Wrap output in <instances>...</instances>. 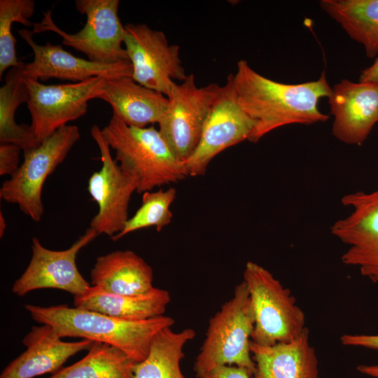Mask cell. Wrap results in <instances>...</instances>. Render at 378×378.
I'll use <instances>...</instances> for the list:
<instances>
[{
    "label": "cell",
    "mask_w": 378,
    "mask_h": 378,
    "mask_svg": "<svg viewBox=\"0 0 378 378\" xmlns=\"http://www.w3.org/2000/svg\"><path fill=\"white\" fill-rule=\"evenodd\" d=\"M169 293L154 287L141 295H128L106 292L90 286L74 296V307L126 321H143L163 316L170 302Z\"/></svg>",
    "instance_id": "cell-21"
},
{
    "label": "cell",
    "mask_w": 378,
    "mask_h": 378,
    "mask_svg": "<svg viewBox=\"0 0 378 378\" xmlns=\"http://www.w3.org/2000/svg\"><path fill=\"white\" fill-rule=\"evenodd\" d=\"M90 277L92 286L120 295H141L154 288L151 267L130 250L97 257Z\"/></svg>",
    "instance_id": "cell-20"
},
{
    "label": "cell",
    "mask_w": 378,
    "mask_h": 378,
    "mask_svg": "<svg viewBox=\"0 0 378 378\" xmlns=\"http://www.w3.org/2000/svg\"><path fill=\"white\" fill-rule=\"evenodd\" d=\"M80 137L77 126L66 125L36 148L24 152L18 169L0 188V198L18 205L34 221L41 220L44 207L42 190L47 178L66 158Z\"/></svg>",
    "instance_id": "cell-7"
},
{
    "label": "cell",
    "mask_w": 378,
    "mask_h": 378,
    "mask_svg": "<svg viewBox=\"0 0 378 378\" xmlns=\"http://www.w3.org/2000/svg\"><path fill=\"white\" fill-rule=\"evenodd\" d=\"M18 34L34 52V59L22 65L24 78L45 81L49 78L81 82L92 77L113 78L131 77V63L102 64L77 57L64 50L60 45L47 42L43 46L33 39L32 32L27 29L18 30Z\"/></svg>",
    "instance_id": "cell-16"
},
{
    "label": "cell",
    "mask_w": 378,
    "mask_h": 378,
    "mask_svg": "<svg viewBox=\"0 0 378 378\" xmlns=\"http://www.w3.org/2000/svg\"><path fill=\"white\" fill-rule=\"evenodd\" d=\"M124 44L132 67V78L137 83L169 94L174 80L183 81L186 74L179 47L170 45L164 34L145 24L125 25Z\"/></svg>",
    "instance_id": "cell-11"
},
{
    "label": "cell",
    "mask_w": 378,
    "mask_h": 378,
    "mask_svg": "<svg viewBox=\"0 0 378 378\" xmlns=\"http://www.w3.org/2000/svg\"><path fill=\"white\" fill-rule=\"evenodd\" d=\"M196 336L192 328L160 330L153 338L147 357L136 364L133 378H184L180 363L186 344Z\"/></svg>",
    "instance_id": "cell-23"
},
{
    "label": "cell",
    "mask_w": 378,
    "mask_h": 378,
    "mask_svg": "<svg viewBox=\"0 0 378 378\" xmlns=\"http://www.w3.org/2000/svg\"><path fill=\"white\" fill-rule=\"evenodd\" d=\"M99 234L89 227L67 249L50 250L39 239L31 240V258L22 275L14 282L12 291L20 297L41 288H55L74 296L84 293L91 286L80 273L76 265L79 251L94 240Z\"/></svg>",
    "instance_id": "cell-14"
},
{
    "label": "cell",
    "mask_w": 378,
    "mask_h": 378,
    "mask_svg": "<svg viewBox=\"0 0 378 378\" xmlns=\"http://www.w3.org/2000/svg\"><path fill=\"white\" fill-rule=\"evenodd\" d=\"M102 133L122 169L136 180L139 193L188 176L184 163L153 126H130L113 115Z\"/></svg>",
    "instance_id": "cell-3"
},
{
    "label": "cell",
    "mask_w": 378,
    "mask_h": 378,
    "mask_svg": "<svg viewBox=\"0 0 378 378\" xmlns=\"http://www.w3.org/2000/svg\"><path fill=\"white\" fill-rule=\"evenodd\" d=\"M90 134L99 147L102 164L88 181V191L98 206L90 227L99 234L113 237L122 231L129 219V203L133 192L137 190V181L112 158L102 130L94 125Z\"/></svg>",
    "instance_id": "cell-13"
},
{
    "label": "cell",
    "mask_w": 378,
    "mask_h": 378,
    "mask_svg": "<svg viewBox=\"0 0 378 378\" xmlns=\"http://www.w3.org/2000/svg\"><path fill=\"white\" fill-rule=\"evenodd\" d=\"M176 195V190L174 188L142 193L141 206L129 218L122 231L111 239L117 241L129 233L149 227H155L160 232L172 222L173 214L170 206Z\"/></svg>",
    "instance_id": "cell-26"
},
{
    "label": "cell",
    "mask_w": 378,
    "mask_h": 378,
    "mask_svg": "<svg viewBox=\"0 0 378 378\" xmlns=\"http://www.w3.org/2000/svg\"><path fill=\"white\" fill-rule=\"evenodd\" d=\"M221 86L197 87L193 74L171 88L159 132L178 160L184 162L196 148L204 123Z\"/></svg>",
    "instance_id": "cell-8"
},
{
    "label": "cell",
    "mask_w": 378,
    "mask_h": 378,
    "mask_svg": "<svg viewBox=\"0 0 378 378\" xmlns=\"http://www.w3.org/2000/svg\"><path fill=\"white\" fill-rule=\"evenodd\" d=\"M22 65L9 69L5 83L0 88V143L18 146L23 152L31 150L41 143L31 125L18 124L15 112L22 103L27 102L28 90L22 76Z\"/></svg>",
    "instance_id": "cell-24"
},
{
    "label": "cell",
    "mask_w": 378,
    "mask_h": 378,
    "mask_svg": "<svg viewBox=\"0 0 378 378\" xmlns=\"http://www.w3.org/2000/svg\"><path fill=\"white\" fill-rule=\"evenodd\" d=\"M250 349L255 364L252 378H320L307 328L288 342L261 346L251 341Z\"/></svg>",
    "instance_id": "cell-18"
},
{
    "label": "cell",
    "mask_w": 378,
    "mask_h": 378,
    "mask_svg": "<svg viewBox=\"0 0 378 378\" xmlns=\"http://www.w3.org/2000/svg\"><path fill=\"white\" fill-rule=\"evenodd\" d=\"M230 74L220 88L202 129L200 141L183 163L188 176L204 175L211 161L220 153L249 140L254 122L239 105Z\"/></svg>",
    "instance_id": "cell-12"
},
{
    "label": "cell",
    "mask_w": 378,
    "mask_h": 378,
    "mask_svg": "<svg viewBox=\"0 0 378 378\" xmlns=\"http://www.w3.org/2000/svg\"><path fill=\"white\" fill-rule=\"evenodd\" d=\"M136 363L120 349L94 342L88 353L50 378H133Z\"/></svg>",
    "instance_id": "cell-25"
},
{
    "label": "cell",
    "mask_w": 378,
    "mask_h": 378,
    "mask_svg": "<svg viewBox=\"0 0 378 378\" xmlns=\"http://www.w3.org/2000/svg\"><path fill=\"white\" fill-rule=\"evenodd\" d=\"M202 378H252L248 371L236 365L216 367Z\"/></svg>",
    "instance_id": "cell-30"
},
{
    "label": "cell",
    "mask_w": 378,
    "mask_h": 378,
    "mask_svg": "<svg viewBox=\"0 0 378 378\" xmlns=\"http://www.w3.org/2000/svg\"><path fill=\"white\" fill-rule=\"evenodd\" d=\"M319 4L351 39L363 46L368 57L378 54V0H321Z\"/></svg>",
    "instance_id": "cell-22"
},
{
    "label": "cell",
    "mask_w": 378,
    "mask_h": 378,
    "mask_svg": "<svg viewBox=\"0 0 378 378\" xmlns=\"http://www.w3.org/2000/svg\"><path fill=\"white\" fill-rule=\"evenodd\" d=\"M357 370L362 374L378 378V365H360Z\"/></svg>",
    "instance_id": "cell-32"
},
{
    "label": "cell",
    "mask_w": 378,
    "mask_h": 378,
    "mask_svg": "<svg viewBox=\"0 0 378 378\" xmlns=\"http://www.w3.org/2000/svg\"><path fill=\"white\" fill-rule=\"evenodd\" d=\"M118 0H76V10L86 16L79 31L68 34L53 22L52 10L34 23L32 34L50 31L62 38V44L84 53L89 60L102 64L130 63L124 43L125 26L118 18Z\"/></svg>",
    "instance_id": "cell-6"
},
{
    "label": "cell",
    "mask_w": 378,
    "mask_h": 378,
    "mask_svg": "<svg viewBox=\"0 0 378 378\" xmlns=\"http://www.w3.org/2000/svg\"><path fill=\"white\" fill-rule=\"evenodd\" d=\"M232 78L237 101L255 124L251 142L257 143L267 134L286 125H309L329 118L318 108L319 100L328 98L332 90L325 71L316 80L287 84L258 74L241 59Z\"/></svg>",
    "instance_id": "cell-1"
},
{
    "label": "cell",
    "mask_w": 378,
    "mask_h": 378,
    "mask_svg": "<svg viewBox=\"0 0 378 378\" xmlns=\"http://www.w3.org/2000/svg\"><path fill=\"white\" fill-rule=\"evenodd\" d=\"M24 308L35 321L50 326L60 338L80 337L113 346L136 363L148 356L155 336L172 327L174 320L165 315L143 321H126L99 312L67 305Z\"/></svg>",
    "instance_id": "cell-2"
},
{
    "label": "cell",
    "mask_w": 378,
    "mask_h": 378,
    "mask_svg": "<svg viewBox=\"0 0 378 378\" xmlns=\"http://www.w3.org/2000/svg\"><path fill=\"white\" fill-rule=\"evenodd\" d=\"M341 202L350 212L334 222L330 233L346 246L342 262L378 284V188L346 194Z\"/></svg>",
    "instance_id": "cell-10"
},
{
    "label": "cell",
    "mask_w": 378,
    "mask_h": 378,
    "mask_svg": "<svg viewBox=\"0 0 378 378\" xmlns=\"http://www.w3.org/2000/svg\"><path fill=\"white\" fill-rule=\"evenodd\" d=\"M33 0H0V78L7 69L20 66L22 62L16 56V39L11 32L12 24L34 25L29 19L34 11Z\"/></svg>",
    "instance_id": "cell-27"
},
{
    "label": "cell",
    "mask_w": 378,
    "mask_h": 378,
    "mask_svg": "<svg viewBox=\"0 0 378 378\" xmlns=\"http://www.w3.org/2000/svg\"><path fill=\"white\" fill-rule=\"evenodd\" d=\"M358 81L378 83V57L372 65L361 71Z\"/></svg>",
    "instance_id": "cell-31"
},
{
    "label": "cell",
    "mask_w": 378,
    "mask_h": 378,
    "mask_svg": "<svg viewBox=\"0 0 378 378\" xmlns=\"http://www.w3.org/2000/svg\"><path fill=\"white\" fill-rule=\"evenodd\" d=\"M106 78L57 85H45L24 78L28 90L27 102L31 118V127L41 143L70 121L83 116L88 103L97 99Z\"/></svg>",
    "instance_id": "cell-9"
},
{
    "label": "cell",
    "mask_w": 378,
    "mask_h": 378,
    "mask_svg": "<svg viewBox=\"0 0 378 378\" xmlns=\"http://www.w3.org/2000/svg\"><path fill=\"white\" fill-rule=\"evenodd\" d=\"M97 99L111 106L113 115L136 127L158 124L168 105L164 94L137 83L131 77L106 78Z\"/></svg>",
    "instance_id": "cell-19"
},
{
    "label": "cell",
    "mask_w": 378,
    "mask_h": 378,
    "mask_svg": "<svg viewBox=\"0 0 378 378\" xmlns=\"http://www.w3.org/2000/svg\"><path fill=\"white\" fill-rule=\"evenodd\" d=\"M22 150L18 146L0 143V175H13L20 167V155Z\"/></svg>",
    "instance_id": "cell-28"
},
{
    "label": "cell",
    "mask_w": 378,
    "mask_h": 378,
    "mask_svg": "<svg viewBox=\"0 0 378 378\" xmlns=\"http://www.w3.org/2000/svg\"><path fill=\"white\" fill-rule=\"evenodd\" d=\"M328 99L332 135L344 144L362 145L378 122V83L343 79Z\"/></svg>",
    "instance_id": "cell-15"
},
{
    "label": "cell",
    "mask_w": 378,
    "mask_h": 378,
    "mask_svg": "<svg viewBox=\"0 0 378 378\" xmlns=\"http://www.w3.org/2000/svg\"><path fill=\"white\" fill-rule=\"evenodd\" d=\"M27 349L2 371L0 378H34L55 373L72 356L89 350L94 342H64L48 325L34 326L22 340Z\"/></svg>",
    "instance_id": "cell-17"
},
{
    "label": "cell",
    "mask_w": 378,
    "mask_h": 378,
    "mask_svg": "<svg viewBox=\"0 0 378 378\" xmlns=\"http://www.w3.org/2000/svg\"><path fill=\"white\" fill-rule=\"evenodd\" d=\"M340 342L344 346L378 350V335L345 334L341 336Z\"/></svg>",
    "instance_id": "cell-29"
},
{
    "label": "cell",
    "mask_w": 378,
    "mask_h": 378,
    "mask_svg": "<svg viewBox=\"0 0 378 378\" xmlns=\"http://www.w3.org/2000/svg\"><path fill=\"white\" fill-rule=\"evenodd\" d=\"M254 315L251 341L261 346L288 342L307 328L305 315L290 289L264 267L248 261L243 273Z\"/></svg>",
    "instance_id": "cell-5"
},
{
    "label": "cell",
    "mask_w": 378,
    "mask_h": 378,
    "mask_svg": "<svg viewBox=\"0 0 378 378\" xmlns=\"http://www.w3.org/2000/svg\"><path fill=\"white\" fill-rule=\"evenodd\" d=\"M6 220L4 219V217L2 214V212L0 211V237L1 238L4 234L5 229H6Z\"/></svg>",
    "instance_id": "cell-33"
},
{
    "label": "cell",
    "mask_w": 378,
    "mask_h": 378,
    "mask_svg": "<svg viewBox=\"0 0 378 378\" xmlns=\"http://www.w3.org/2000/svg\"><path fill=\"white\" fill-rule=\"evenodd\" d=\"M254 315L244 281L233 295L209 320L206 337L194 363L193 371L202 378L216 367L236 365L252 375L255 364L250 349Z\"/></svg>",
    "instance_id": "cell-4"
}]
</instances>
